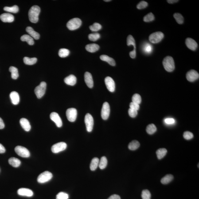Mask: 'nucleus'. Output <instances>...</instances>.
<instances>
[{
  "instance_id": "obj_22",
  "label": "nucleus",
  "mask_w": 199,
  "mask_h": 199,
  "mask_svg": "<svg viewBox=\"0 0 199 199\" xmlns=\"http://www.w3.org/2000/svg\"><path fill=\"white\" fill-rule=\"evenodd\" d=\"M77 79L74 75H70L64 79V82L65 83L69 85L74 86L76 83Z\"/></svg>"
},
{
  "instance_id": "obj_19",
  "label": "nucleus",
  "mask_w": 199,
  "mask_h": 199,
  "mask_svg": "<svg viewBox=\"0 0 199 199\" xmlns=\"http://www.w3.org/2000/svg\"><path fill=\"white\" fill-rule=\"evenodd\" d=\"M17 193L21 196L30 197L33 196V193L30 189L26 188H21L17 191Z\"/></svg>"
},
{
  "instance_id": "obj_17",
  "label": "nucleus",
  "mask_w": 199,
  "mask_h": 199,
  "mask_svg": "<svg viewBox=\"0 0 199 199\" xmlns=\"http://www.w3.org/2000/svg\"><path fill=\"white\" fill-rule=\"evenodd\" d=\"M1 21L5 23H11L14 21V17L9 13H3L0 16Z\"/></svg>"
},
{
  "instance_id": "obj_12",
  "label": "nucleus",
  "mask_w": 199,
  "mask_h": 199,
  "mask_svg": "<svg viewBox=\"0 0 199 199\" xmlns=\"http://www.w3.org/2000/svg\"><path fill=\"white\" fill-rule=\"evenodd\" d=\"M110 107L109 104L107 102H104L102 107L101 111V116L102 119L107 120L109 117Z\"/></svg>"
},
{
  "instance_id": "obj_38",
  "label": "nucleus",
  "mask_w": 199,
  "mask_h": 199,
  "mask_svg": "<svg viewBox=\"0 0 199 199\" xmlns=\"http://www.w3.org/2000/svg\"><path fill=\"white\" fill-rule=\"evenodd\" d=\"M101 25L97 23H95L89 27L90 29L92 32H97L101 29Z\"/></svg>"
},
{
  "instance_id": "obj_13",
  "label": "nucleus",
  "mask_w": 199,
  "mask_h": 199,
  "mask_svg": "<svg viewBox=\"0 0 199 199\" xmlns=\"http://www.w3.org/2000/svg\"><path fill=\"white\" fill-rule=\"evenodd\" d=\"M199 74L198 73L194 70H191L187 73L186 78L188 81L193 82L198 79Z\"/></svg>"
},
{
  "instance_id": "obj_25",
  "label": "nucleus",
  "mask_w": 199,
  "mask_h": 199,
  "mask_svg": "<svg viewBox=\"0 0 199 199\" xmlns=\"http://www.w3.org/2000/svg\"><path fill=\"white\" fill-rule=\"evenodd\" d=\"M101 60L103 61H106L109 64L112 66H115V60L112 58H111L108 56L105 55H102L100 56Z\"/></svg>"
},
{
  "instance_id": "obj_47",
  "label": "nucleus",
  "mask_w": 199,
  "mask_h": 199,
  "mask_svg": "<svg viewBox=\"0 0 199 199\" xmlns=\"http://www.w3.org/2000/svg\"><path fill=\"white\" fill-rule=\"evenodd\" d=\"M183 137L186 140H190L193 138L194 135L193 133L189 131L185 132L184 133Z\"/></svg>"
},
{
  "instance_id": "obj_40",
  "label": "nucleus",
  "mask_w": 199,
  "mask_h": 199,
  "mask_svg": "<svg viewBox=\"0 0 199 199\" xmlns=\"http://www.w3.org/2000/svg\"><path fill=\"white\" fill-rule=\"evenodd\" d=\"M100 34L98 33L90 34L88 36L89 39L92 41H95L100 38Z\"/></svg>"
},
{
  "instance_id": "obj_3",
  "label": "nucleus",
  "mask_w": 199,
  "mask_h": 199,
  "mask_svg": "<svg viewBox=\"0 0 199 199\" xmlns=\"http://www.w3.org/2000/svg\"><path fill=\"white\" fill-rule=\"evenodd\" d=\"M82 21L80 19L75 18L70 20L67 23V27L70 30H74L80 27Z\"/></svg>"
},
{
  "instance_id": "obj_7",
  "label": "nucleus",
  "mask_w": 199,
  "mask_h": 199,
  "mask_svg": "<svg viewBox=\"0 0 199 199\" xmlns=\"http://www.w3.org/2000/svg\"><path fill=\"white\" fill-rule=\"evenodd\" d=\"M16 153L23 158H28L30 156V153L29 150L26 148L21 146H17L15 148Z\"/></svg>"
},
{
  "instance_id": "obj_29",
  "label": "nucleus",
  "mask_w": 199,
  "mask_h": 199,
  "mask_svg": "<svg viewBox=\"0 0 199 199\" xmlns=\"http://www.w3.org/2000/svg\"><path fill=\"white\" fill-rule=\"evenodd\" d=\"M37 59L36 58H30L28 57L24 58L23 61L25 64L27 65H33L37 62Z\"/></svg>"
},
{
  "instance_id": "obj_41",
  "label": "nucleus",
  "mask_w": 199,
  "mask_h": 199,
  "mask_svg": "<svg viewBox=\"0 0 199 199\" xmlns=\"http://www.w3.org/2000/svg\"><path fill=\"white\" fill-rule=\"evenodd\" d=\"M143 50L145 53L149 54L152 51L153 47L151 44L146 43L143 45Z\"/></svg>"
},
{
  "instance_id": "obj_43",
  "label": "nucleus",
  "mask_w": 199,
  "mask_h": 199,
  "mask_svg": "<svg viewBox=\"0 0 199 199\" xmlns=\"http://www.w3.org/2000/svg\"><path fill=\"white\" fill-rule=\"evenodd\" d=\"M142 101L141 95L138 94H134L132 97V102L136 104H139Z\"/></svg>"
},
{
  "instance_id": "obj_36",
  "label": "nucleus",
  "mask_w": 199,
  "mask_h": 199,
  "mask_svg": "<svg viewBox=\"0 0 199 199\" xmlns=\"http://www.w3.org/2000/svg\"><path fill=\"white\" fill-rule=\"evenodd\" d=\"M69 51L66 48H61L59 50L58 54L61 58H65L69 55Z\"/></svg>"
},
{
  "instance_id": "obj_46",
  "label": "nucleus",
  "mask_w": 199,
  "mask_h": 199,
  "mask_svg": "<svg viewBox=\"0 0 199 199\" xmlns=\"http://www.w3.org/2000/svg\"><path fill=\"white\" fill-rule=\"evenodd\" d=\"M69 196L67 193L64 192H60L56 196V199H68Z\"/></svg>"
},
{
  "instance_id": "obj_32",
  "label": "nucleus",
  "mask_w": 199,
  "mask_h": 199,
  "mask_svg": "<svg viewBox=\"0 0 199 199\" xmlns=\"http://www.w3.org/2000/svg\"><path fill=\"white\" fill-rule=\"evenodd\" d=\"M167 153V150L165 148H161L158 149L156 151L157 157L159 159H162L165 156Z\"/></svg>"
},
{
  "instance_id": "obj_5",
  "label": "nucleus",
  "mask_w": 199,
  "mask_h": 199,
  "mask_svg": "<svg viewBox=\"0 0 199 199\" xmlns=\"http://www.w3.org/2000/svg\"><path fill=\"white\" fill-rule=\"evenodd\" d=\"M164 37L163 33L162 32H156L150 35L149 36V40L152 43H158L162 41Z\"/></svg>"
},
{
  "instance_id": "obj_6",
  "label": "nucleus",
  "mask_w": 199,
  "mask_h": 199,
  "mask_svg": "<svg viewBox=\"0 0 199 199\" xmlns=\"http://www.w3.org/2000/svg\"><path fill=\"white\" fill-rule=\"evenodd\" d=\"M52 174L51 172L45 171L41 173L37 178V181L40 183L48 182L52 178Z\"/></svg>"
},
{
  "instance_id": "obj_10",
  "label": "nucleus",
  "mask_w": 199,
  "mask_h": 199,
  "mask_svg": "<svg viewBox=\"0 0 199 199\" xmlns=\"http://www.w3.org/2000/svg\"><path fill=\"white\" fill-rule=\"evenodd\" d=\"M67 147V145L65 142H60L54 145L51 148V150L52 152L56 154L64 151Z\"/></svg>"
},
{
  "instance_id": "obj_49",
  "label": "nucleus",
  "mask_w": 199,
  "mask_h": 199,
  "mask_svg": "<svg viewBox=\"0 0 199 199\" xmlns=\"http://www.w3.org/2000/svg\"><path fill=\"white\" fill-rule=\"evenodd\" d=\"M130 108L132 109L137 110V111H138L139 109V105L132 102L130 103Z\"/></svg>"
},
{
  "instance_id": "obj_39",
  "label": "nucleus",
  "mask_w": 199,
  "mask_h": 199,
  "mask_svg": "<svg viewBox=\"0 0 199 199\" xmlns=\"http://www.w3.org/2000/svg\"><path fill=\"white\" fill-rule=\"evenodd\" d=\"M174 17L177 22L179 24H182L184 22V17L180 13H175L174 14Z\"/></svg>"
},
{
  "instance_id": "obj_51",
  "label": "nucleus",
  "mask_w": 199,
  "mask_h": 199,
  "mask_svg": "<svg viewBox=\"0 0 199 199\" xmlns=\"http://www.w3.org/2000/svg\"><path fill=\"white\" fill-rule=\"evenodd\" d=\"M108 199H121V198L118 195L114 194L110 196Z\"/></svg>"
},
{
  "instance_id": "obj_8",
  "label": "nucleus",
  "mask_w": 199,
  "mask_h": 199,
  "mask_svg": "<svg viewBox=\"0 0 199 199\" xmlns=\"http://www.w3.org/2000/svg\"><path fill=\"white\" fill-rule=\"evenodd\" d=\"M84 122L87 131L89 132H91L93 129L94 120L93 117L91 114L87 113L86 114L84 118Z\"/></svg>"
},
{
  "instance_id": "obj_55",
  "label": "nucleus",
  "mask_w": 199,
  "mask_h": 199,
  "mask_svg": "<svg viewBox=\"0 0 199 199\" xmlns=\"http://www.w3.org/2000/svg\"><path fill=\"white\" fill-rule=\"evenodd\" d=\"M111 0H105V1H104L105 2H110V1H111Z\"/></svg>"
},
{
  "instance_id": "obj_21",
  "label": "nucleus",
  "mask_w": 199,
  "mask_h": 199,
  "mask_svg": "<svg viewBox=\"0 0 199 199\" xmlns=\"http://www.w3.org/2000/svg\"><path fill=\"white\" fill-rule=\"evenodd\" d=\"M10 98L12 103L13 104L17 105L19 103L20 97L18 93L16 91H13L10 93Z\"/></svg>"
},
{
  "instance_id": "obj_53",
  "label": "nucleus",
  "mask_w": 199,
  "mask_h": 199,
  "mask_svg": "<svg viewBox=\"0 0 199 199\" xmlns=\"http://www.w3.org/2000/svg\"><path fill=\"white\" fill-rule=\"evenodd\" d=\"M5 127V124L4 123L1 117H0V129H3Z\"/></svg>"
},
{
  "instance_id": "obj_42",
  "label": "nucleus",
  "mask_w": 199,
  "mask_h": 199,
  "mask_svg": "<svg viewBox=\"0 0 199 199\" xmlns=\"http://www.w3.org/2000/svg\"><path fill=\"white\" fill-rule=\"evenodd\" d=\"M154 15L152 13H148L143 17V21L146 22H150L154 21Z\"/></svg>"
},
{
  "instance_id": "obj_54",
  "label": "nucleus",
  "mask_w": 199,
  "mask_h": 199,
  "mask_svg": "<svg viewBox=\"0 0 199 199\" xmlns=\"http://www.w3.org/2000/svg\"><path fill=\"white\" fill-rule=\"evenodd\" d=\"M168 3L170 4H173L178 2V1L177 0H168L167 1Z\"/></svg>"
},
{
  "instance_id": "obj_18",
  "label": "nucleus",
  "mask_w": 199,
  "mask_h": 199,
  "mask_svg": "<svg viewBox=\"0 0 199 199\" xmlns=\"http://www.w3.org/2000/svg\"><path fill=\"white\" fill-rule=\"evenodd\" d=\"M84 81L87 86L90 88H92L93 86V80L92 75L90 73L86 72L84 74Z\"/></svg>"
},
{
  "instance_id": "obj_24",
  "label": "nucleus",
  "mask_w": 199,
  "mask_h": 199,
  "mask_svg": "<svg viewBox=\"0 0 199 199\" xmlns=\"http://www.w3.org/2000/svg\"><path fill=\"white\" fill-rule=\"evenodd\" d=\"M100 47L98 44H91L86 45V49L87 51L93 53L99 50Z\"/></svg>"
},
{
  "instance_id": "obj_1",
  "label": "nucleus",
  "mask_w": 199,
  "mask_h": 199,
  "mask_svg": "<svg viewBox=\"0 0 199 199\" xmlns=\"http://www.w3.org/2000/svg\"><path fill=\"white\" fill-rule=\"evenodd\" d=\"M40 11V8L37 5H34L31 8L29 12V17L31 22L36 23L38 21Z\"/></svg>"
},
{
  "instance_id": "obj_33",
  "label": "nucleus",
  "mask_w": 199,
  "mask_h": 199,
  "mask_svg": "<svg viewBox=\"0 0 199 199\" xmlns=\"http://www.w3.org/2000/svg\"><path fill=\"white\" fill-rule=\"evenodd\" d=\"M99 159L95 158L93 159L91 161V165H90V169L92 171L96 170L97 167L99 166Z\"/></svg>"
},
{
  "instance_id": "obj_11",
  "label": "nucleus",
  "mask_w": 199,
  "mask_h": 199,
  "mask_svg": "<svg viewBox=\"0 0 199 199\" xmlns=\"http://www.w3.org/2000/svg\"><path fill=\"white\" fill-rule=\"evenodd\" d=\"M77 111L75 108H69L67 110L66 116L69 121L74 122L76 119Z\"/></svg>"
},
{
  "instance_id": "obj_44",
  "label": "nucleus",
  "mask_w": 199,
  "mask_h": 199,
  "mask_svg": "<svg viewBox=\"0 0 199 199\" xmlns=\"http://www.w3.org/2000/svg\"><path fill=\"white\" fill-rule=\"evenodd\" d=\"M142 199H150L151 194L148 189H145L142 191L141 195Z\"/></svg>"
},
{
  "instance_id": "obj_16",
  "label": "nucleus",
  "mask_w": 199,
  "mask_h": 199,
  "mask_svg": "<svg viewBox=\"0 0 199 199\" xmlns=\"http://www.w3.org/2000/svg\"><path fill=\"white\" fill-rule=\"evenodd\" d=\"M185 44L189 49L193 51H195L198 47V44L193 39L188 38L185 40Z\"/></svg>"
},
{
  "instance_id": "obj_50",
  "label": "nucleus",
  "mask_w": 199,
  "mask_h": 199,
  "mask_svg": "<svg viewBox=\"0 0 199 199\" xmlns=\"http://www.w3.org/2000/svg\"><path fill=\"white\" fill-rule=\"evenodd\" d=\"M165 123L168 124H172L175 122V120L173 118H168L165 119Z\"/></svg>"
},
{
  "instance_id": "obj_31",
  "label": "nucleus",
  "mask_w": 199,
  "mask_h": 199,
  "mask_svg": "<svg viewBox=\"0 0 199 199\" xmlns=\"http://www.w3.org/2000/svg\"><path fill=\"white\" fill-rule=\"evenodd\" d=\"M174 177L172 174L166 175L163 177L161 180V182L163 185H166L170 183L173 179Z\"/></svg>"
},
{
  "instance_id": "obj_20",
  "label": "nucleus",
  "mask_w": 199,
  "mask_h": 199,
  "mask_svg": "<svg viewBox=\"0 0 199 199\" xmlns=\"http://www.w3.org/2000/svg\"><path fill=\"white\" fill-rule=\"evenodd\" d=\"M20 122L21 127L25 131L28 132L30 131L31 127L29 121L27 119L25 118H21Z\"/></svg>"
},
{
  "instance_id": "obj_26",
  "label": "nucleus",
  "mask_w": 199,
  "mask_h": 199,
  "mask_svg": "<svg viewBox=\"0 0 199 199\" xmlns=\"http://www.w3.org/2000/svg\"><path fill=\"white\" fill-rule=\"evenodd\" d=\"M21 41H26L29 45H32L34 43V41L33 38L31 36L25 34L21 36Z\"/></svg>"
},
{
  "instance_id": "obj_30",
  "label": "nucleus",
  "mask_w": 199,
  "mask_h": 199,
  "mask_svg": "<svg viewBox=\"0 0 199 199\" xmlns=\"http://www.w3.org/2000/svg\"><path fill=\"white\" fill-rule=\"evenodd\" d=\"M140 143L138 141L134 140L130 142L128 145V148L130 150H135L139 147Z\"/></svg>"
},
{
  "instance_id": "obj_4",
  "label": "nucleus",
  "mask_w": 199,
  "mask_h": 199,
  "mask_svg": "<svg viewBox=\"0 0 199 199\" xmlns=\"http://www.w3.org/2000/svg\"><path fill=\"white\" fill-rule=\"evenodd\" d=\"M46 86V83L45 82H42L40 83L39 85L36 87L34 92L38 99H40L43 96L45 93Z\"/></svg>"
},
{
  "instance_id": "obj_14",
  "label": "nucleus",
  "mask_w": 199,
  "mask_h": 199,
  "mask_svg": "<svg viewBox=\"0 0 199 199\" xmlns=\"http://www.w3.org/2000/svg\"><path fill=\"white\" fill-rule=\"evenodd\" d=\"M105 83L107 89L111 92H113L115 90V83L112 78L107 77L105 79Z\"/></svg>"
},
{
  "instance_id": "obj_2",
  "label": "nucleus",
  "mask_w": 199,
  "mask_h": 199,
  "mask_svg": "<svg viewBox=\"0 0 199 199\" xmlns=\"http://www.w3.org/2000/svg\"><path fill=\"white\" fill-rule=\"evenodd\" d=\"M164 68L168 72H172L174 70L175 64L174 60L170 56H167L165 58L163 61Z\"/></svg>"
},
{
  "instance_id": "obj_23",
  "label": "nucleus",
  "mask_w": 199,
  "mask_h": 199,
  "mask_svg": "<svg viewBox=\"0 0 199 199\" xmlns=\"http://www.w3.org/2000/svg\"><path fill=\"white\" fill-rule=\"evenodd\" d=\"M26 32L29 34L30 36L35 40H38L40 38L39 34L35 31L33 28L31 27H27L26 29Z\"/></svg>"
},
{
  "instance_id": "obj_34",
  "label": "nucleus",
  "mask_w": 199,
  "mask_h": 199,
  "mask_svg": "<svg viewBox=\"0 0 199 199\" xmlns=\"http://www.w3.org/2000/svg\"><path fill=\"white\" fill-rule=\"evenodd\" d=\"M3 9L5 11L14 13H17L19 11L18 6L17 5L12 7H5Z\"/></svg>"
},
{
  "instance_id": "obj_9",
  "label": "nucleus",
  "mask_w": 199,
  "mask_h": 199,
  "mask_svg": "<svg viewBox=\"0 0 199 199\" xmlns=\"http://www.w3.org/2000/svg\"><path fill=\"white\" fill-rule=\"evenodd\" d=\"M127 45L128 46L133 45L134 47V49L130 53V56L132 58H135L136 56V44L135 40L134 37L131 35H129L127 38Z\"/></svg>"
},
{
  "instance_id": "obj_48",
  "label": "nucleus",
  "mask_w": 199,
  "mask_h": 199,
  "mask_svg": "<svg viewBox=\"0 0 199 199\" xmlns=\"http://www.w3.org/2000/svg\"><path fill=\"white\" fill-rule=\"evenodd\" d=\"M128 114L131 117L135 118L138 114V111L130 108L128 110Z\"/></svg>"
},
{
  "instance_id": "obj_27",
  "label": "nucleus",
  "mask_w": 199,
  "mask_h": 199,
  "mask_svg": "<svg viewBox=\"0 0 199 199\" xmlns=\"http://www.w3.org/2000/svg\"><path fill=\"white\" fill-rule=\"evenodd\" d=\"M9 163L12 166L14 167H17L20 166L21 164V161L15 158H11L9 159Z\"/></svg>"
},
{
  "instance_id": "obj_28",
  "label": "nucleus",
  "mask_w": 199,
  "mask_h": 199,
  "mask_svg": "<svg viewBox=\"0 0 199 199\" xmlns=\"http://www.w3.org/2000/svg\"><path fill=\"white\" fill-rule=\"evenodd\" d=\"M9 71L11 73V77L13 79H16L19 77V75L17 68L14 67H10Z\"/></svg>"
},
{
  "instance_id": "obj_35",
  "label": "nucleus",
  "mask_w": 199,
  "mask_h": 199,
  "mask_svg": "<svg viewBox=\"0 0 199 199\" xmlns=\"http://www.w3.org/2000/svg\"><path fill=\"white\" fill-rule=\"evenodd\" d=\"M146 131L148 134L150 135L154 134L157 131V128L154 124H149L146 127Z\"/></svg>"
},
{
  "instance_id": "obj_37",
  "label": "nucleus",
  "mask_w": 199,
  "mask_h": 199,
  "mask_svg": "<svg viewBox=\"0 0 199 199\" xmlns=\"http://www.w3.org/2000/svg\"><path fill=\"white\" fill-rule=\"evenodd\" d=\"M107 165V160L106 157H102L99 163V166L101 169H105Z\"/></svg>"
},
{
  "instance_id": "obj_45",
  "label": "nucleus",
  "mask_w": 199,
  "mask_h": 199,
  "mask_svg": "<svg viewBox=\"0 0 199 199\" xmlns=\"http://www.w3.org/2000/svg\"><path fill=\"white\" fill-rule=\"evenodd\" d=\"M148 6V3L147 2L145 1H142L137 5V8L139 9H143L147 7Z\"/></svg>"
},
{
  "instance_id": "obj_52",
  "label": "nucleus",
  "mask_w": 199,
  "mask_h": 199,
  "mask_svg": "<svg viewBox=\"0 0 199 199\" xmlns=\"http://www.w3.org/2000/svg\"><path fill=\"white\" fill-rule=\"evenodd\" d=\"M6 151V149L2 144L0 143V154H3Z\"/></svg>"
},
{
  "instance_id": "obj_15",
  "label": "nucleus",
  "mask_w": 199,
  "mask_h": 199,
  "mask_svg": "<svg viewBox=\"0 0 199 199\" xmlns=\"http://www.w3.org/2000/svg\"><path fill=\"white\" fill-rule=\"evenodd\" d=\"M50 117L51 119L56 123L57 127L60 128L62 126V121L61 118L57 113L56 112L52 113L50 115Z\"/></svg>"
}]
</instances>
